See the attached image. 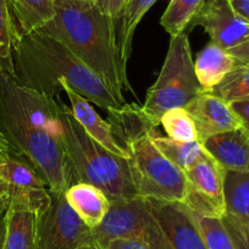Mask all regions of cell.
Returning <instances> with one entry per match:
<instances>
[{
  "label": "cell",
  "instance_id": "cb8c5ba5",
  "mask_svg": "<svg viewBox=\"0 0 249 249\" xmlns=\"http://www.w3.org/2000/svg\"><path fill=\"white\" fill-rule=\"evenodd\" d=\"M160 124L167 137L181 142L198 141V132L191 115L184 107H174L162 115Z\"/></svg>",
  "mask_w": 249,
  "mask_h": 249
},
{
  "label": "cell",
  "instance_id": "30bf717a",
  "mask_svg": "<svg viewBox=\"0 0 249 249\" xmlns=\"http://www.w3.org/2000/svg\"><path fill=\"white\" fill-rule=\"evenodd\" d=\"M0 195L8 208L38 214L49 203L50 187L25 158L11 155L0 160Z\"/></svg>",
  "mask_w": 249,
  "mask_h": 249
},
{
  "label": "cell",
  "instance_id": "f1b7e54d",
  "mask_svg": "<svg viewBox=\"0 0 249 249\" xmlns=\"http://www.w3.org/2000/svg\"><path fill=\"white\" fill-rule=\"evenodd\" d=\"M95 5L102 13L115 20H120L124 8V0H95Z\"/></svg>",
  "mask_w": 249,
  "mask_h": 249
},
{
  "label": "cell",
  "instance_id": "d6986e66",
  "mask_svg": "<svg viewBox=\"0 0 249 249\" xmlns=\"http://www.w3.org/2000/svg\"><path fill=\"white\" fill-rule=\"evenodd\" d=\"M16 28V37L37 31L56 15L54 0H13L9 1Z\"/></svg>",
  "mask_w": 249,
  "mask_h": 249
},
{
  "label": "cell",
  "instance_id": "d4e9b609",
  "mask_svg": "<svg viewBox=\"0 0 249 249\" xmlns=\"http://www.w3.org/2000/svg\"><path fill=\"white\" fill-rule=\"evenodd\" d=\"M210 93L227 103L239 99H248L249 65L237 66Z\"/></svg>",
  "mask_w": 249,
  "mask_h": 249
},
{
  "label": "cell",
  "instance_id": "603a6c76",
  "mask_svg": "<svg viewBox=\"0 0 249 249\" xmlns=\"http://www.w3.org/2000/svg\"><path fill=\"white\" fill-rule=\"evenodd\" d=\"M204 3L205 0H171L160 18V25L171 37L186 32Z\"/></svg>",
  "mask_w": 249,
  "mask_h": 249
},
{
  "label": "cell",
  "instance_id": "7c38bea8",
  "mask_svg": "<svg viewBox=\"0 0 249 249\" xmlns=\"http://www.w3.org/2000/svg\"><path fill=\"white\" fill-rule=\"evenodd\" d=\"M171 249H208L192 212L182 203L144 198Z\"/></svg>",
  "mask_w": 249,
  "mask_h": 249
},
{
  "label": "cell",
  "instance_id": "4316f807",
  "mask_svg": "<svg viewBox=\"0 0 249 249\" xmlns=\"http://www.w3.org/2000/svg\"><path fill=\"white\" fill-rule=\"evenodd\" d=\"M16 28L9 0H0V62L8 72L13 73V48Z\"/></svg>",
  "mask_w": 249,
  "mask_h": 249
},
{
  "label": "cell",
  "instance_id": "9c48e42d",
  "mask_svg": "<svg viewBox=\"0 0 249 249\" xmlns=\"http://www.w3.org/2000/svg\"><path fill=\"white\" fill-rule=\"evenodd\" d=\"M200 26L210 42L226 50L239 66L249 65V22L233 10L229 0H205L190 30Z\"/></svg>",
  "mask_w": 249,
  "mask_h": 249
},
{
  "label": "cell",
  "instance_id": "ffe728a7",
  "mask_svg": "<svg viewBox=\"0 0 249 249\" xmlns=\"http://www.w3.org/2000/svg\"><path fill=\"white\" fill-rule=\"evenodd\" d=\"M157 3V0H128L124 4L121 18L119 20L117 40H119L120 57L122 66L127 71V64L132 53V42L137 26L144 18L150 8Z\"/></svg>",
  "mask_w": 249,
  "mask_h": 249
},
{
  "label": "cell",
  "instance_id": "f35d334b",
  "mask_svg": "<svg viewBox=\"0 0 249 249\" xmlns=\"http://www.w3.org/2000/svg\"><path fill=\"white\" fill-rule=\"evenodd\" d=\"M127 1H128V0H124V4H126V3H127Z\"/></svg>",
  "mask_w": 249,
  "mask_h": 249
},
{
  "label": "cell",
  "instance_id": "836d02e7",
  "mask_svg": "<svg viewBox=\"0 0 249 249\" xmlns=\"http://www.w3.org/2000/svg\"><path fill=\"white\" fill-rule=\"evenodd\" d=\"M6 231V212L0 215V249H3Z\"/></svg>",
  "mask_w": 249,
  "mask_h": 249
},
{
  "label": "cell",
  "instance_id": "f546056e",
  "mask_svg": "<svg viewBox=\"0 0 249 249\" xmlns=\"http://www.w3.org/2000/svg\"><path fill=\"white\" fill-rule=\"evenodd\" d=\"M232 110L238 117L241 122V127L249 131V98L248 99H239L230 103Z\"/></svg>",
  "mask_w": 249,
  "mask_h": 249
},
{
  "label": "cell",
  "instance_id": "83f0119b",
  "mask_svg": "<svg viewBox=\"0 0 249 249\" xmlns=\"http://www.w3.org/2000/svg\"><path fill=\"white\" fill-rule=\"evenodd\" d=\"M237 249H249V225L229 214L221 217Z\"/></svg>",
  "mask_w": 249,
  "mask_h": 249
},
{
  "label": "cell",
  "instance_id": "4dcf8cb0",
  "mask_svg": "<svg viewBox=\"0 0 249 249\" xmlns=\"http://www.w3.org/2000/svg\"><path fill=\"white\" fill-rule=\"evenodd\" d=\"M98 247L99 249H150L145 244L133 239H114Z\"/></svg>",
  "mask_w": 249,
  "mask_h": 249
},
{
  "label": "cell",
  "instance_id": "484cf974",
  "mask_svg": "<svg viewBox=\"0 0 249 249\" xmlns=\"http://www.w3.org/2000/svg\"><path fill=\"white\" fill-rule=\"evenodd\" d=\"M208 249H237L221 217L202 216L192 213Z\"/></svg>",
  "mask_w": 249,
  "mask_h": 249
},
{
  "label": "cell",
  "instance_id": "74e56055",
  "mask_svg": "<svg viewBox=\"0 0 249 249\" xmlns=\"http://www.w3.org/2000/svg\"><path fill=\"white\" fill-rule=\"evenodd\" d=\"M86 1H90V3H94L95 0H86Z\"/></svg>",
  "mask_w": 249,
  "mask_h": 249
},
{
  "label": "cell",
  "instance_id": "d590c367",
  "mask_svg": "<svg viewBox=\"0 0 249 249\" xmlns=\"http://www.w3.org/2000/svg\"><path fill=\"white\" fill-rule=\"evenodd\" d=\"M6 209H8V202L4 199L3 196L0 195V215L3 214L4 212H6Z\"/></svg>",
  "mask_w": 249,
  "mask_h": 249
},
{
  "label": "cell",
  "instance_id": "9a60e30c",
  "mask_svg": "<svg viewBox=\"0 0 249 249\" xmlns=\"http://www.w3.org/2000/svg\"><path fill=\"white\" fill-rule=\"evenodd\" d=\"M202 145L227 171L249 172V131L239 127L208 138Z\"/></svg>",
  "mask_w": 249,
  "mask_h": 249
},
{
  "label": "cell",
  "instance_id": "8d00e7d4",
  "mask_svg": "<svg viewBox=\"0 0 249 249\" xmlns=\"http://www.w3.org/2000/svg\"><path fill=\"white\" fill-rule=\"evenodd\" d=\"M4 71H5V69H4L3 64H1V62H0V76H1V73H3Z\"/></svg>",
  "mask_w": 249,
  "mask_h": 249
},
{
  "label": "cell",
  "instance_id": "44dd1931",
  "mask_svg": "<svg viewBox=\"0 0 249 249\" xmlns=\"http://www.w3.org/2000/svg\"><path fill=\"white\" fill-rule=\"evenodd\" d=\"M153 142L164 154V157H166L172 164L176 165L183 172L209 155L199 141L181 142L170 137L160 136L157 132L153 135Z\"/></svg>",
  "mask_w": 249,
  "mask_h": 249
},
{
  "label": "cell",
  "instance_id": "4fadbf2b",
  "mask_svg": "<svg viewBox=\"0 0 249 249\" xmlns=\"http://www.w3.org/2000/svg\"><path fill=\"white\" fill-rule=\"evenodd\" d=\"M184 109L195 121L200 143L213 136L241 127V122L230 103L210 92L199 93Z\"/></svg>",
  "mask_w": 249,
  "mask_h": 249
},
{
  "label": "cell",
  "instance_id": "52a82bcc",
  "mask_svg": "<svg viewBox=\"0 0 249 249\" xmlns=\"http://www.w3.org/2000/svg\"><path fill=\"white\" fill-rule=\"evenodd\" d=\"M114 239H133L150 249H171L142 197L111 202L102 224L92 230V241L97 246Z\"/></svg>",
  "mask_w": 249,
  "mask_h": 249
},
{
  "label": "cell",
  "instance_id": "e575fe53",
  "mask_svg": "<svg viewBox=\"0 0 249 249\" xmlns=\"http://www.w3.org/2000/svg\"><path fill=\"white\" fill-rule=\"evenodd\" d=\"M77 249H99V247H98L93 241H89V242H87V243L82 244V246Z\"/></svg>",
  "mask_w": 249,
  "mask_h": 249
},
{
  "label": "cell",
  "instance_id": "8fae6325",
  "mask_svg": "<svg viewBox=\"0 0 249 249\" xmlns=\"http://www.w3.org/2000/svg\"><path fill=\"white\" fill-rule=\"evenodd\" d=\"M225 174L226 170L210 155L184 171L187 193L182 204L202 216H224Z\"/></svg>",
  "mask_w": 249,
  "mask_h": 249
},
{
  "label": "cell",
  "instance_id": "e0dca14e",
  "mask_svg": "<svg viewBox=\"0 0 249 249\" xmlns=\"http://www.w3.org/2000/svg\"><path fill=\"white\" fill-rule=\"evenodd\" d=\"M237 66L238 62L231 54L215 43H208L195 61L196 75L203 92H212Z\"/></svg>",
  "mask_w": 249,
  "mask_h": 249
},
{
  "label": "cell",
  "instance_id": "1f68e13d",
  "mask_svg": "<svg viewBox=\"0 0 249 249\" xmlns=\"http://www.w3.org/2000/svg\"><path fill=\"white\" fill-rule=\"evenodd\" d=\"M11 155H18V152L15 150V148L10 144V142L8 141L6 136L4 135V132L0 130V160L5 159V158L11 157Z\"/></svg>",
  "mask_w": 249,
  "mask_h": 249
},
{
  "label": "cell",
  "instance_id": "3957f363",
  "mask_svg": "<svg viewBox=\"0 0 249 249\" xmlns=\"http://www.w3.org/2000/svg\"><path fill=\"white\" fill-rule=\"evenodd\" d=\"M56 15L39 28L70 49L92 69L122 103L124 88L131 90L120 57L119 20L105 15L86 0H54Z\"/></svg>",
  "mask_w": 249,
  "mask_h": 249
},
{
  "label": "cell",
  "instance_id": "ab89813d",
  "mask_svg": "<svg viewBox=\"0 0 249 249\" xmlns=\"http://www.w3.org/2000/svg\"><path fill=\"white\" fill-rule=\"evenodd\" d=\"M9 1H13V0H9Z\"/></svg>",
  "mask_w": 249,
  "mask_h": 249
},
{
  "label": "cell",
  "instance_id": "277c9868",
  "mask_svg": "<svg viewBox=\"0 0 249 249\" xmlns=\"http://www.w3.org/2000/svg\"><path fill=\"white\" fill-rule=\"evenodd\" d=\"M117 143L128 154L131 179L138 197L182 203L187 193V177L153 142L157 126L142 105L126 103L107 110Z\"/></svg>",
  "mask_w": 249,
  "mask_h": 249
},
{
  "label": "cell",
  "instance_id": "ac0fdd59",
  "mask_svg": "<svg viewBox=\"0 0 249 249\" xmlns=\"http://www.w3.org/2000/svg\"><path fill=\"white\" fill-rule=\"evenodd\" d=\"M3 249H38L37 214L32 210L6 209V231Z\"/></svg>",
  "mask_w": 249,
  "mask_h": 249
},
{
  "label": "cell",
  "instance_id": "d6a6232c",
  "mask_svg": "<svg viewBox=\"0 0 249 249\" xmlns=\"http://www.w3.org/2000/svg\"><path fill=\"white\" fill-rule=\"evenodd\" d=\"M233 10L249 22V0H229Z\"/></svg>",
  "mask_w": 249,
  "mask_h": 249
},
{
  "label": "cell",
  "instance_id": "5b68a950",
  "mask_svg": "<svg viewBox=\"0 0 249 249\" xmlns=\"http://www.w3.org/2000/svg\"><path fill=\"white\" fill-rule=\"evenodd\" d=\"M59 103L66 157L76 183L86 182L98 187L111 202L138 197L131 179L127 159L112 154L93 140L61 97Z\"/></svg>",
  "mask_w": 249,
  "mask_h": 249
},
{
  "label": "cell",
  "instance_id": "6da1fadb",
  "mask_svg": "<svg viewBox=\"0 0 249 249\" xmlns=\"http://www.w3.org/2000/svg\"><path fill=\"white\" fill-rule=\"evenodd\" d=\"M59 98L21 85L8 71L0 76V130L50 190L65 192L76 181L66 157Z\"/></svg>",
  "mask_w": 249,
  "mask_h": 249
},
{
  "label": "cell",
  "instance_id": "ba28073f",
  "mask_svg": "<svg viewBox=\"0 0 249 249\" xmlns=\"http://www.w3.org/2000/svg\"><path fill=\"white\" fill-rule=\"evenodd\" d=\"M89 241L92 229L70 207L65 192L50 190L49 203L37 214L38 249H77Z\"/></svg>",
  "mask_w": 249,
  "mask_h": 249
},
{
  "label": "cell",
  "instance_id": "2e32d148",
  "mask_svg": "<svg viewBox=\"0 0 249 249\" xmlns=\"http://www.w3.org/2000/svg\"><path fill=\"white\" fill-rule=\"evenodd\" d=\"M65 198L83 222L92 230L102 224L111 204V200L100 188L86 182H77L69 187L65 191Z\"/></svg>",
  "mask_w": 249,
  "mask_h": 249
},
{
  "label": "cell",
  "instance_id": "8992f818",
  "mask_svg": "<svg viewBox=\"0 0 249 249\" xmlns=\"http://www.w3.org/2000/svg\"><path fill=\"white\" fill-rule=\"evenodd\" d=\"M203 89L195 70L190 38L186 32L171 37L158 80L148 89L142 109L154 126L174 107H186Z\"/></svg>",
  "mask_w": 249,
  "mask_h": 249
},
{
  "label": "cell",
  "instance_id": "7a4b0ae2",
  "mask_svg": "<svg viewBox=\"0 0 249 249\" xmlns=\"http://www.w3.org/2000/svg\"><path fill=\"white\" fill-rule=\"evenodd\" d=\"M13 75L21 85L52 97L60 94L59 82L64 81L107 111L126 104L70 49L39 30L16 37Z\"/></svg>",
  "mask_w": 249,
  "mask_h": 249
},
{
  "label": "cell",
  "instance_id": "5bb4252c",
  "mask_svg": "<svg viewBox=\"0 0 249 249\" xmlns=\"http://www.w3.org/2000/svg\"><path fill=\"white\" fill-rule=\"evenodd\" d=\"M59 90H64L70 102V109L72 111L73 116L77 120L78 124L82 126L83 130L90 136L94 141H97L99 144H102L105 149L111 152L112 154L117 155L124 159H128L127 152L117 143L115 138L112 127L110 122L105 121L94 107L90 105L89 100L83 98L78 94L76 90L69 87L64 81L59 82Z\"/></svg>",
  "mask_w": 249,
  "mask_h": 249
},
{
  "label": "cell",
  "instance_id": "7402d4cb",
  "mask_svg": "<svg viewBox=\"0 0 249 249\" xmlns=\"http://www.w3.org/2000/svg\"><path fill=\"white\" fill-rule=\"evenodd\" d=\"M225 205L226 214L249 225V172L226 170Z\"/></svg>",
  "mask_w": 249,
  "mask_h": 249
}]
</instances>
